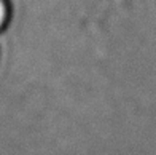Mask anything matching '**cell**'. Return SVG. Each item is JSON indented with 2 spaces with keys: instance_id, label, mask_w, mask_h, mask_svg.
<instances>
[{
  "instance_id": "cell-1",
  "label": "cell",
  "mask_w": 156,
  "mask_h": 155,
  "mask_svg": "<svg viewBox=\"0 0 156 155\" xmlns=\"http://www.w3.org/2000/svg\"><path fill=\"white\" fill-rule=\"evenodd\" d=\"M11 15H13L11 2L10 0H0V32L8 27L11 21Z\"/></svg>"
}]
</instances>
